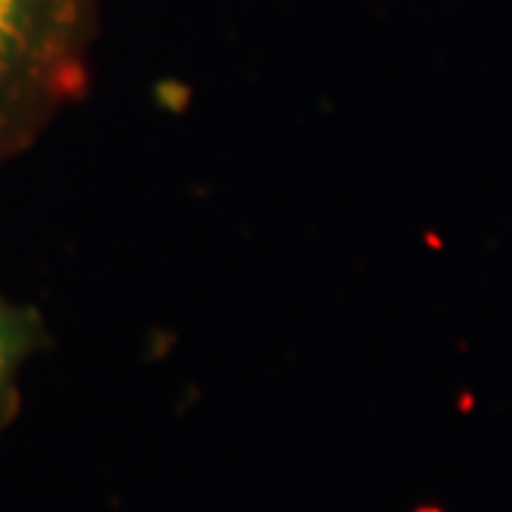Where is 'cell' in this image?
<instances>
[{"label":"cell","mask_w":512,"mask_h":512,"mask_svg":"<svg viewBox=\"0 0 512 512\" xmlns=\"http://www.w3.org/2000/svg\"><path fill=\"white\" fill-rule=\"evenodd\" d=\"M103 0H0V168L89 83Z\"/></svg>","instance_id":"6da1fadb"},{"label":"cell","mask_w":512,"mask_h":512,"mask_svg":"<svg viewBox=\"0 0 512 512\" xmlns=\"http://www.w3.org/2000/svg\"><path fill=\"white\" fill-rule=\"evenodd\" d=\"M40 339V313L0 293V424L9 419L15 407L20 370L40 348Z\"/></svg>","instance_id":"7a4b0ae2"}]
</instances>
